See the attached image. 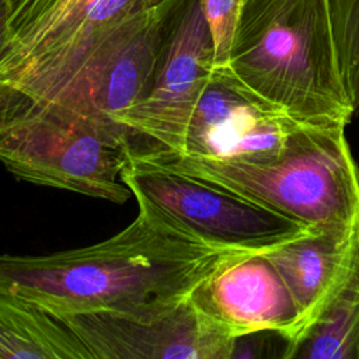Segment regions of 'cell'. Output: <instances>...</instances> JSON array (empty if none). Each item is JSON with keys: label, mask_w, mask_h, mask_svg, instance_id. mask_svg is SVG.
Returning a JSON list of instances; mask_svg holds the SVG:
<instances>
[{"label": "cell", "mask_w": 359, "mask_h": 359, "mask_svg": "<svg viewBox=\"0 0 359 359\" xmlns=\"http://www.w3.org/2000/svg\"><path fill=\"white\" fill-rule=\"evenodd\" d=\"M132 196L136 217L107 240L46 255L0 254V283L63 318L188 294L224 259L251 251L210 243L142 194Z\"/></svg>", "instance_id": "cell-1"}, {"label": "cell", "mask_w": 359, "mask_h": 359, "mask_svg": "<svg viewBox=\"0 0 359 359\" xmlns=\"http://www.w3.org/2000/svg\"><path fill=\"white\" fill-rule=\"evenodd\" d=\"M222 70L303 123L348 126L356 112L341 73L330 0H244Z\"/></svg>", "instance_id": "cell-2"}, {"label": "cell", "mask_w": 359, "mask_h": 359, "mask_svg": "<svg viewBox=\"0 0 359 359\" xmlns=\"http://www.w3.org/2000/svg\"><path fill=\"white\" fill-rule=\"evenodd\" d=\"M344 125H300L269 163L182 153L128 156V160L223 188L306 226L359 219V164Z\"/></svg>", "instance_id": "cell-3"}, {"label": "cell", "mask_w": 359, "mask_h": 359, "mask_svg": "<svg viewBox=\"0 0 359 359\" xmlns=\"http://www.w3.org/2000/svg\"><path fill=\"white\" fill-rule=\"evenodd\" d=\"M0 163L20 181L125 203L132 192L122 133L73 111L25 104L0 111Z\"/></svg>", "instance_id": "cell-4"}, {"label": "cell", "mask_w": 359, "mask_h": 359, "mask_svg": "<svg viewBox=\"0 0 359 359\" xmlns=\"http://www.w3.org/2000/svg\"><path fill=\"white\" fill-rule=\"evenodd\" d=\"M147 94L115 118L128 156L175 151L215 70V45L202 0H180Z\"/></svg>", "instance_id": "cell-5"}, {"label": "cell", "mask_w": 359, "mask_h": 359, "mask_svg": "<svg viewBox=\"0 0 359 359\" xmlns=\"http://www.w3.org/2000/svg\"><path fill=\"white\" fill-rule=\"evenodd\" d=\"M63 320L94 359H231L234 341L188 294Z\"/></svg>", "instance_id": "cell-6"}, {"label": "cell", "mask_w": 359, "mask_h": 359, "mask_svg": "<svg viewBox=\"0 0 359 359\" xmlns=\"http://www.w3.org/2000/svg\"><path fill=\"white\" fill-rule=\"evenodd\" d=\"M139 192L202 238L237 250L269 251L311 226L199 180L136 164L121 172Z\"/></svg>", "instance_id": "cell-7"}, {"label": "cell", "mask_w": 359, "mask_h": 359, "mask_svg": "<svg viewBox=\"0 0 359 359\" xmlns=\"http://www.w3.org/2000/svg\"><path fill=\"white\" fill-rule=\"evenodd\" d=\"M300 125L303 122L261 102L237 86L226 72L215 67L191 114L178 150L167 153L269 163L282 154Z\"/></svg>", "instance_id": "cell-8"}, {"label": "cell", "mask_w": 359, "mask_h": 359, "mask_svg": "<svg viewBox=\"0 0 359 359\" xmlns=\"http://www.w3.org/2000/svg\"><path fill=\"white\" fill-rule=\"evenodd\" d=\"M192 297L233 338L257 331L282 334L289 342L285 359L302 339L296 302L264 251L229 257L192 290Z\"/></svg>", "instance_id": "cell-9"}, {"label": "cell", "mask_w": 359, "mask_h": 359, "mask_svg": "<svg viewBox=\"0 0 359 359\" xmlns=\"http://www.w3.org/2000/svg\"><path fill=\"white\" fill-rule=\"evenodd\" d=\"M265 255L296 302L303 339L353 271L359 257V219L311 226Z\"/></svg>", "instance_id": "cell-10"}, {"label": "cell", "mask_w": 359, "mask_h": 359, "mask_svg": "<svg viewBox=\"0 0 359 359\" xmlns=\"http://www.w3.org/2000/svg\"><path fill=\"white\" fill-rule=\"evenodd\" d=\"M0 359H94L76 332L0 283Z\"/></svg>", "instance_id": "cell-11"}, {"label": "cell", "mask_w": 359, "mask_h": 359, "mask_svg": "<svg viewBox=\"0 0 359 359\" xmlns=\"http://www.w3.org/2000/svg\"><path fill=\"white\" fill-rule=\"evenodd\" d=\"M293 358L359 359V257L346 282L294 348Z\"/></svg>", "instance_id": "cell-12"}, {"label": "cell", "mask_w": 359, "mask_h": 359, "mask_svg": "<svg viewBox=\"0 0 359 359\" xmlns=\"http://www.w3.org/2000/svg\"><path fill=\"white\" fill-rule=\"evenodd\" d=\"M332 31L342 79L359 111V0H330Z\"/></svg>", "instance_id": "cell-13"}, {"label": "cell", "mask_w": 359, "mask_h": 359, "mask_svg": "<svg viewBox=\"0 0 359 359\" xmlns=\"http://www.w3.org/2000/svg\"><path fill=\"white\" fill-rule=\"evenodd\" d=\"M244 0H202L215 45V67L227 66Z\"/></svg>", "instance_id": "cell-14"}, {"label": "cell", "mask_w": 359, "mask_h": 359, "mask_svg": "<svg viewBox=\"0 0 359 359\" xmlns=\"http://www.w3.org/2000/svg\"><path fill=\"white\" fill-rule=\"evenodd\" d=\"M10 15H11L10 0H0V53L8 38Z\"/></svg>", "instance_id": "cell-15"}, {"label": "cell", "mask_w": 359, "mask_h": 359, "mask_svg": "<svg viewBox=\"0 0 359 359\" xmlns=\"http://www.w3.org/2000/svg\"><path fill=\"white\" fill-rule=\"evenodd\" d=\"M31 1L34 0H10V6H11V15H10V21L17 17Z\"/></svg>", "instance_id": "cell-16"}]
</instances>
